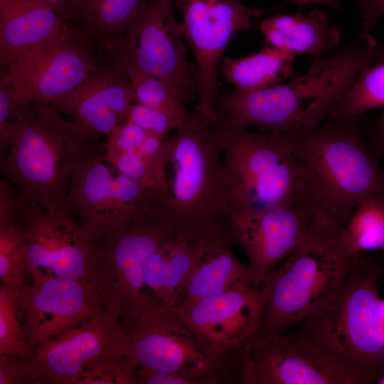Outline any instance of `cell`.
Masks as SVG:
<instances>
[{
	"instance_id": "6da1fadb",
	"label": "cell",
	"mask_w": 384,
	"mask_h": 384,
	"mask_svg": "<svg viewBox=\"0 0 384 384\" xmlns=\"http://www.w3.org/2000/svg\"><path fill=\"white\" fill-rule=\"evenodd\" d=\"M175 130L164 140L161 213L188 240L226 230L234 203L218 125L193 110Z\"/></svg>"
},
{
	"instance_id": "7a4b0ae2",
	"label": "cell",
	"mask_w": 384,
	"mask_h": 384,
	"mask_svg": "<svg viewBox=\"0 0 384 384\" xmlns=\"http://www.w3.org/2000/svg\"><path fill=\"white\" fill-rule=\"evenodd\" d=\"M50 105H21L12 127L1 171L25 199L48 210L70 212L68 183L76 163L94 154L105 153V142Z\"/></svg>"
},
{
	"instance_id": "3957f363",
	"label": "cell",
	"mask_w": 384,
	"mask_h": 384,
	"mask_svg": "<svg viewBox=\"0 0 384 384\" xmlns=\"http://www.w3.org/2000/svg\"><path fill=\"white\" fill-rule=\"evenodd\" d=\"M289 136L311 203L335 222L345 225L365 198H384V171L362 142L358 119H331Z\"/></svg>"
},
{
	"instance_id": "277c9868",
	"label": "cell",
	"mask_w": 384,
	"mask_h": 384,
	"mask_svg": "<svg viewBox=\"0 0 384 384\" xmlns=\"http://www.w3.org/2000/svg\"><path fill=\"white\" fill-rule=\"evenodd\" d=\"M341 227L323 215L307 240L264 279L268 294L256 334L283 333L336 299L351 263L338 238Z\"/></svg>"
},
{
	"instance_id": "5b68a950",
	"label": "cell",
	"mask_w": 384,
	"mask_h": 384,
	"mask_svg": "<svg viewBox=\"0 0 384 384\" xmlns=\"http://www.w3.org/2000/svg\"><path fill=\"white\" fill-rule=\"evenodd\" d=\"M380 263L362 252L351 258L344 284L334 303L302 321L306 336L372 383L384 375V329L379 311Z\"/></svg>"
},
{
	"instance_id": "8992f818",
	"label": "cell",
	"mask_w": 384,
	"mask_h": 384,
	"mask_svg": "<svg viewBox=\"0 0 384 384\" xmlns=\"http://www.w3.org/2000/svg\"><path fill=\"white\" fill-rule=\"evenodd\" d=\"M218 127L233 191V210L311 205L306 172L289 134L252 133L245 128Z\"/></svg>"
},
{
	"instance_id": "52a82bcc",
	"label": "cell",
	"mask_w": 384,
	"mask_h": 384,
	"mask_svg": "<svg viewBox=\"0 0 384 384\" xmlns=\"http://www.w3.org/2000/svg\"><path fill=\"white\" fill-rule=\"evenodd\" d=\"M124 326L128 356L136 368L177 375L193 384L230 383L238 376L237 359L218 355L176 307L152 299Z\"/></svg>"
},
{
	"instance_id": "ba28073f",
	"label": "cell",
	"mask_w": 384,
	"mask_h": 384,
	"mask_svg": "<svg viewBox=\"0 0 384 384\" xmlns=\"http://www.w3.org/2000/svg\"><path fill=\"white\" fill-rule=\"evenodd\" d=\"M176 232L159 210L146 213L103 236L91 260L90 282L109 313L125 326L153 299L144 279L149 257Z\"/></svg>"
},
{
	"instance_id": "9c48e42d",
	"label": "cell",
	"mask_w": 384,
	"mask_h": 384,
	"mask_svg": "<svg viewBox=\"0 0 384 384\" xmlns=\"http://www.w3.org/2000/svg\"><path fill=\"white\" fill-rule=\"evenodd\" d=\"M0 217L18 222L26 233L28 274L36 270L62 279L90 282L97 241L66 210H48L0 181Z\"/></svg>"
},
{
	"instance_id": "30bf717a",
	"label": "cell",
	"mask_w": 384,
	"mask_h": 384,
	"mask_svg": "<svg viewBox=\"0 0 384 384\" xmlns=\"http://www.w3.org/2000/svg\"><path fill=\"white\" fill-rule=\"evenodd\" d=\"M174 6V0H148L109 52L108 63L124 73L138 70L166 80L185 103L196 95L198 72L187 60Z\"/></svg>"
},
{
	"instance_id": "8fae6325",
	"label": "cell",
	"mask_w": 384,
	"mask_h": 384,
	"mask_svg": "<svg viewBox=\"0 0 384 384\" xmlns=\"http://www.w3.org/2000/svg\"><path fill=\"white\" fill-rule=\"evenodd\" d=\"M238 375L243 384H366L353 369L296 332L255 334L238 356Z\"/></svg>"
},
{
	"instance_id": "7c38bea8",
	"label": "cell",
	"mask_w": 384,
	"mask_h": 384,
	"mask_svg": "<svg viewBox=\"0 0 384 384\" xmlns=\"http://www.w3.org/2000/svg\"><path fill=\"white\" fill-rule=\"evenodd\" d=\"M181 12L178 28L192 48L198 72L197 105L194 110L216 122L218 66L229 42L266 10L250 9L239 0H176Z\"/></svg>"
},
{
	"instance_id": "4fadbf2b",
	"label": "cell",
	"mask_w": 384,
	"mask_h": 384,
	"mask_svg": "<svg viewBox=\"0 0 384 384\" xmlns=\"http://www.w3.org/2000/svg\"><path fill=\"white\" fill-rule=\"evenodd\" d=\"M122 320L105 309L34 348L28 357L44 384H77L92 370L128 355Z\"/></svg>"
},
{
	"instance_id": "5bb4252c",
	"label": "cell",
	"mask_w": 384,
	"mask_h": 384,
	"mask_svg": "<svg viewBox=\"0 0 384 384\" xmlns=\"http://www.w3.org/2000/svg\"><path fill=\"white\" fill-rule=\"evenodd\" d=\"M82 33L66 37L20 58L1 72L0 87L17 104L50 103L69 94L100 66Z\"/></svg>"
},
{
	"instance_id": "9a60e30c",
	"label": "cell",
	"mask_w": 384,
	"mask_h": 384,
	"mask_svg": "<svg viewBox=\"0 0 384 384\" xmlns=\"http://www.w3.org/2000/svg\"><path fill=\"white\" fill-rule=\"evenodd\" d=\"M324 213L299 203L266 209H235L226 230L233 243L240 244L249 260L254 287L264 279L309 237Z\"/></svg>"
},
{
	"instance_id": "2e32d148",
	"label": "cell",
	"mask_w": 384,
	"mask_h": 384,
	"mask_svg": "<svg viewBox=\"0 0 384 384\" xmlns=\"http://www.w3.org/2000/svg\"><path fill=\"white\" fill-rule=\"evenodd\" d=\"M31 283L21 289L24 336L34 349L105 309L89 281L56 277L32 272Z\"/></svg>"
},
{
	"instance_id": "e0dca14e",
	"label": "cell",
	"mask_w": 384,
	"mask_h": 384,
	"mask_svg": "<svg viewBox=\"0 0 384 384\" xmlns=\"http://www.w3.org/2000/svg\"><path fill=\"white\" fill-rule=\"evenodd\" d=\"M267 294L264 286L240 288L175 307L218 355L238 360L260 327Z\"/></svg>"
},
{
	"instance_id": "ac0fdd59",
	"label": "cell",
	"mask_w": 384,
	"mask_h": 384,
	"mask_svg": "<svg viewBox=\"0 0 384 384\" xmlns=\"http://www.w3.org/2000/svg\"><path fill=\"white\" fill-rule=\"evenodd\" d=\"M134 102L127 75L107 63L73 91L48 104L93 136L109 137L127 121Z\"/></svg>"
},
{
	"instance_id": "d6986e66",
	"label": "cell",
	"mask_w": 384,
	"mask_h": 384,
	"mask_svg": "<svg viewBox=\"0 0 384 384\" xmlns=\"http://www.w3.org/2000/svg\"><path fill=\"white\" fill-rule=\"evenodd\" d=\"M116 172L105 153H99L81 159L71 173L67 205L79 215L80 225L97 242L139 218L118 198L113 181Z\"/></svg>"
},
{
	"instance_id": "ffe728a7",
	"label": "cell",
	"mask_w": 384,
	"mask_h": 384,
	"mask_svg": "<svg viewBox=\"0 0 384 384\" xmlns=\"http://www.w3.org/2000/svg\"><path fill=\"white\" fill-rule=\"evenodd\" d=\"M85 33L70 27L41 0H0V63L6 68L60 39Z\"/></svg>"
},
{
	"instance_id": "44dd1931",
	"label": "cell",
	"mask_w": 384,
	"mask_h": 384,
	"mask_svg": "<svg viewBox=\"0 0 384 384\" xmlns=\"http://www.w3.org/2000/svg\"><path fill=\"white\" fill-rule=\"evenodd\" d=\"M232 244L225 228L216 229L196 239L195 265L181 304L254 287L250 266L238 260L231 249Z\"/></svg>"
},
{
	"instance_id": "7402d4cb",
	"label": "cell",
	"mask_w": 384,
	"mask_h": 384,
	"mask_svg": "<svg viewBox=\"0 0 384 384\" xmlns=\"http://www.w3.org/2000/svg\"><path fill=\"white\" fill-rule=\"evenodd\" d=\"M260 29L266 45L294 55L304 53L320 57L341 40L340 31L320 9H314L306 16L300 11L277 14L262 21Z\"/></svg>"
},
{
	"instance_id": "603a6c76",
	"label": "cell",
	"mask_w": 384,
	"mask_h": 384,
	"mask_svg": "<svg viewBox=\"0 0 384 384\" xmlns=\"http://www.w3.org/2000/svg\"><path fill=\"white\" fill-rule=\"evenodd\" d=\"M196 253V239L181 235L168 239L154 252L144 271L145 285L154 292V300L171 307L181 303Z\"/></svg>"
},
{
	"instance_id": "cb8c5ba5",
	"label": "cell",
	"mask_w": 384,
	"mask_h": 384,
	"mask_svg": "<svg viewBox=\"0 0 384 384\" xmlns=\"http://www.w3.org/2000/svg\"><path fill=\"white\" fill-rule=\"evenodd\" d=\"M148 0H76L73 18L90 41L108 53Z\"/></svg>"
},
{
	"instance_id": "d4e9b609",
	"label": "cell",
	"mask_w": 384,
	"mask_h": 384,
	"mask_svg": "<svg viewBox=\"0 0 384 384\" xmlns=\"http://www.w3.org/2000/svg\"><path fill=\"white\" fill-rule=\"evenodd\" d=\"M294 55L266 45L260 51L243 58L225 56L221 63L223 76L235 90H262L293 76Z\"/></svg>"
},
{
	"instance_id": "484cf974",
	"label": "cell",
	"mask_w": 384,
	"mask_h": 384,
	"mask_svg": "<svg viewBox=\"0 0 384 384\" xmlns=\"http://www.w3.org/2000/svg\"><path fill=\"white\" fill-rule=\"evenodd\" d=\"M346 256L368 250H384V198L369 197L357 205L348 223L338 232Z\"/></svg>"
},
{
	"instance_id": "4316f807",
	"label": "cell",
	"mask_w": 384,
	"mask_h": 384,
	"mask_svg": "<svg viewBox=\"0 0 384 384\" xmlns=\"http://www.w3.org/2000/svg\"><path fill=\"white\" fill-rule=\"evenodd\" d=\"M384 105V58L377 60L358 74L346 92L334 105L331 119H358L363 112Z\"/></svg>"
},
{
	"instance_id": "83f0119b",
	"label": "cell",
	"mask_w": 384,
	"mask_h": 384,
	"mask_svg": "<svg viewBox=\"0 0 384 384\" xmlns=\"http://www.w3.org/2000/svg\"><path fill=\"white\" fill-rule=\"evenodd\" d=\"M22 287L8 284L0 287V355L25 358L33 351L24 336Z\"/></svg>"
},
{
	"instance_id": "f1b7e54d",
	"label": "cell",
	"mask_w": 384,
	"mask_h": 384,
	"mask_svg": "<svg viewBox=\"0 0 384 384\" xmlns=\"http://www.w3.org/2000/svg\"><path fill=\"white\" fill-rule=\"evenodd\" d=\"M26 233L23 227L8 217H0V279L1 284L25 285L28 274L25 262Z\"/></svg>"
},
{
	"instance_id": "f546056e",
	"label": "cell",
	"mask_w": 384,
	"mask_h": 384,
	"mask_svg": "<svg viewBox=\"0 0 384 384\" xmlns=\"http://www.w3.org/2000/svg\"><path fill=\"white\" fill-rule=\"evenodd\" d=\"M129 77L135 102L163 110L181 117L188 112L178 90L166 80L138 70L125 72Z\"/></svg>"
},
{
	"instance_id": "4dcf8cb0",
	"label": "cell",
	"mask_w": 384,
	"mask_h": 384,
	"mask_svg": "<svg viewBox=\"0 0 384 384\" xmlns=\"http://www.w3.org/2000/svg\"><path fill=\"white\" fill-rule=\"evenodd\" d=\"M186 117H183L163 110L134 102L130 109L127 121L142 128L150 135L165 139L172 129H176L185 120Z\"/></svg>"
},
{
	"instance_id": "1f68e13d",
	"label": "cell",
	"mask_w": 384,
	"mask_h": 384,
	"mask_svg": "<svg viewBox=\"0 0 384 384\" xmlns=\"http://www.w3.org/2000/svg\"><path fill=\"white\" fill-rule=\"evenodd\" d=\"M105 156L117 171L158 191L159 174L137 149Z\"/></svg>"
},
{
	"instance_id": "d6a6232c",
	"label": "cell",
	"mask_w": 384,
	"mask_h": 384,
	"mask_svg": "<svg viewBox=\"0 0 384 384\" xmlns=\"http://www.w3.org/2000/svg\"><path fill=\"white\" fill-rule=\"evenodd\" d=\"M77 384H138L137 368L128 355L119 357L92 370Z\"/></svg>"
},
{
	"instance_id": "836d02e7",
	"label": "cell",
	"mask_w": 384,
	"mask_h": 384,
	"mask_svg": "<svg viewBox=\"0 0 384 384\" xmlns=\"http://www.w3.org/2000/svg\"><path fill=\"white\" fill-rule=\"evenodd\" d=\"M28 357L0 355V384H44Z\"/></svg>"
},
{
	"instance_id": "e575fe53",
	"label": "cell",
	"mask_w": 384,
	"mask_h": 384,
	"mask_svg": "<svg viewBox=\"0 0 384 384\" xmlns=\"http://www.w3.org/2000/svg\"><path fill=\"white\" fill-rule=\"evenodd\" d=\"M139 126L124 122L119 124L105 142L107 156L133 151L137 149L149 136Z\"/></svg>"
},
{
	"instance_id": "d590c367",
	"label": "cell",
	"mask_w": 384,
	"mask_h": 384,
	"mask_svg": "<svg viewBox=\"0 0 384 384\" xmlns=\"http://www.w3.org/2000/svg\"><path fill=\"white\" fill-rule=\"evenodd\" d=\"M21 105L16 103L0 87V160L6 155L10 133Z\"/></svg>"
},
{
	"instance_id": "8d00e7d4",
	"label": "cell",
	"mask_w": 384,
	"mask_h": 384,
	"mask_svg": "<svg viewBox=\"0 0 384 384\" xmlns=\"http://www.w3.org/2000/svg\"><path fill=\"white\" fill-rule=\"evenodd\" d=\"M360 10L363 31L362 36L369 38L371 28L384 15V0H355Z\"/></svg>"
},
{
	"instance_id": "74e56055",
	"label": "cell",
	"mask_w": 384,
	"mask_h": 384,
	"mask_svg": "<svg viewBox=\"0 0 384 384\" xmlns=\"http://www.w3.org/2000/svg\"><path fill=\"white\" fill-rule=\"evenodd\" d=\"M48 4L63 21L73 18L76 0H41Z\"/></svg>"
},
{
	"instance_id": "f35d334b",
	"label": "cell",
	"mask_w": 384,
	"mask_h": 384,
	"mask_svg": "<svg viewBox=\"0 0 384 384\" xmlns=\"http://www.w3.org/2000/svg\"><path fill=\"white\" fill-rule=\"evenodd\" d=\"M287 3H296L300 5L324 4L331 6L338 11L342 9L339 0H288Z\"/></svg>"
},
{
	"instance_id": "ab89813d",
	"label": "cell",
	"mask_w": 384,
	"mask_h": 384,
	"mask_svg": "<svg viewBox=\"0 0 384 384\" xmlns=\"http://www.w3.org/2000/svg\"><path fill=\"white\" fill-rule=\"evenodd\" d=\"M378 137L380 148L384 154V113L380 119L378 124Z\"/></svg>"
},
{
	"instance_id": "60d3db41",
	"label": "cell",
	"mask_w": 384,
	"mask_h": 384,
	"mask_svg": "<svg viewBox=\"0 0 384 384\" xmlns=\"http://www.w3.org/2000/svg\"><path fill=\"white\" fill-rule=\"evenodd\" d=\"M379 311L382 326L384 329V299H380L379 300Z\"/></svg>"
},
{
	"instance_id": "b9f144b4",
	"label": "cell",
	"mask_w": 384,
	"mask_h": 384,
	"mask_svg": "<svg viewBox=\"0 0 384 384\" xmlns=\"http://www.w3.org/2000/svg\"><path fill=\"white\" fill-rule=\"evenodd\" d=\"M379 383H384V375L379 379Z\"/></svg>"
}]
</instances>
